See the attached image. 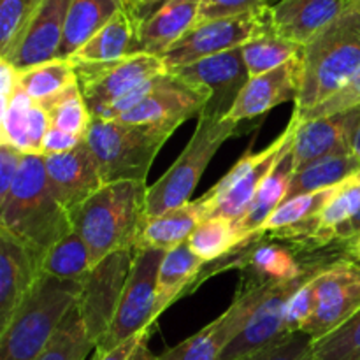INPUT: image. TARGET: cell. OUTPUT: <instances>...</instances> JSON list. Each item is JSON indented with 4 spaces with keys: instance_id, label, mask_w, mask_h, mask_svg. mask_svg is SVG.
I'll return each mask as SVG.
<instances>
[{
    "instance_id": "cell-1",
    "label": "cell",
    "mask_w": 360,
    "mask_h": 360,
    "mask_svg": "<svg viewBox=\"0 0 360 360\" xmlns=\"http://www.w3.org/2000/svg\"><path fill=\"white\" fill-rule=\"evenodd\" d=\"M146 197V181H116L70 211L72 229L86 243L91 267L118 250L139 246L148 220Z\"/></svg>"
},
{
    "instance_id": "cell-2",
    "label": "cell",
    "mask_w": 360,
    "mask_h": 360,
    "mask_svg": "<svg viewBox=\"0 0 360 360\" xmlns=\"http://www.w3.org/2000/svg\"><path fill=\"white\" fill-rule=\"evenodd\" d=\"M0 229L44 259L69 232L70 214L56 200L41 155H25L9 197L0 204Z\"/></svg>"
},
{
    "instance_id": "cell-3",
    "label": "cell",
    "mask_w": 360,
    "mask_h": 360,
    "mask_svg": "<svg viewBox=\"0 0 360 360\" xmlns=\"http://www.w3.org/2000/svg\"><path fill=\"white\" fill-rule=\"evenodd\" d=\"M360 70V0H350L343 13L302 49L297 116L343 90Z\"/></svg>"
},
{
    "instance_id": "cell-4",
    "label": "cell",
    "mask_w": 360,
    "mask_h": 360,
    "mask_svg": "<svg viewBox=\"0 0 360 360\" xmlns=\"http://www.w3.org/2000/svg\"><path fill=\"white\" fill-rule=\"evenodd\" d=\"M81 281L41 274L11 322L0 330V360H37L79 301Z\"/></svg>"
},
{
    "instance_id": "cell-5",
    "label": "cell",
    "mask_w": 360,
    "mask_h": 360,
    "mask_svg": "<svg viewBox=\"0 0 360 360\" xmlns=\"http://www.w3.org/2000/svg\"><path fill=\"white\" fill-rule=\"evenodd\" d=\"M172 134L151 125L91 118L84 143L97 160L104 185L146 181L151 164Z\"/></svg>"
},
{
    "instance_id": "cell-6",
    "label": "cell",
    "mask_w": 360,
    "mask_h": 360,
    "mask_svg": "<svg viewBox=\"0 0 360 360\" xmlns=\"http://www.w3.org/2000/svg\"><path fill=\"white\" fill-rule=\"evenodd\" d=\"M239 127L241 123L232 120L217 118L204 111L200 112L195 132L185 150L164 172V176L155 181V185L148 186V218L158 217L165 211L188 204L211 158L217 155L225 141L239 132Z\"/></svg>"
},
{
    "instance_id": "cell-7",
    "label": "cell",
    "mask_w": 360,
    "mask_h": 360,
    "mask_svg": "<svg viewBox=\"0 0 360 360\" xmlns=\"http://www.w3.org/2000/svg\"><path fill=\"white\" fill-rule=\"evenodd\" d=\"M299 123L297 116L292 115L285 132L273 144L259 153H246L210 192L200 197L206 206V218L218 217L238 221L245 217L264 179L273 171L285 148L295 139Z\"/></svg>"
},
{
    "instance_id": "cell-8",
    "label": "cell",
    "mask_w": 360,
    "mask_h": 360,
    "mask_svg": "<svg viewBox=\"0 0 360 360\" xmlns=\"http://www.w3.org/2000/svg\"><path fill=\"white\" fill-rule=\"evenodd\" d=\"M164 250L139 246L129 281L123 290L118 311L111 327L97 343L95 355H102L123 341L144 333L157 320L158 271L165 257Z\"/></svg>"
},
{
    "instance_id": "cell-9",
    "label": "cell",
    "mask_w": 360,
    "mask_h": 360,
    "mask_svg": "<svg viewBox=\"0 0 360 360\" xmlns=\"http://www.w3.org/2000/svg\"><path fill=\"white\" fill-rule=\"evenodd\" d=\"M271 6L231 18L195 23L162 55L167 72L202 58L241 48L257 35L271 30Z\"/></svg>"
},
{
    "instance_id": "cell-10",
    "label": "cell",
    "mask_w": 360,
    "mask_h": 360,
    "mask_svg": "<svg viewBox=\"0 0 360 360\" xmlns=\"http://www.w3.org/2000/svg\"><path fill=\"white\" fill-rule=\"evenodd\" d=\"M136 253L137 248H125L111 253L91 267L90 273L81 281L77 308L95 345L105 336L118 311Z\"/></svg>"
},
{
    "instance_id": "cell-11",
    "label": "cell",
    "mask_w": 360,
    "mask_h": 360,
    "mask_svg": "<svg viewBox=\"0 0 360 360\" xmlns=\"http://www.w3.org/2000/svg\"><path fill=\"white\" fill-rule=\"evenodd\" d=\"M91 118L139 84L167 72L162 56L134 53L109 63H72Z\"/></svg>"
},
{
    "instance_id": "cell-12",
    "label": "cell",
    "mask_w": 360,
    "mask_h": 360,
    "mask_svg": "<svg viewBox=\"0 0 360 360\" xmlns=\"http://www.w3.org/2000/svg\"><path fill=\"white\" fill-rule=\"evenodd\" d=\"M323 267H313L311 271H306L301 276L288 281L274 283L266 294V297L260 301L253 315L243 327L241 333L236 336V340L229 345L221 354L220 360H241L278 343L290 336L285 323V311L292 295L311 278L322 271Z\"/></svg>"
},
{
    "instance_id": "cell-13",
    "label": "cell",
    "mask_w": 360,
    "mask_h": 360,
    "mask_svg": "<svg viewBox=\"0 0 360 360\" xmlns=\"http://www.w3.org/2000/svg\"><path fill=\"white\" fill-rule=\"evenodd\" d=\"M316 308L302 333L313 340L333 333L360 309V266L340 260L313 278Z\"/></svg>"
},
{
    "instance_id": "cell-14",
    "label": "cell",
    "mask_w": 360,
    "mask_h": 360,
    "mask_svg": "<svg viewBox=\"0 0 360 360\" xmlns=\"http://www.w3.org/2000/svg\"><path fill=\"white\" fill-rule=\"evenodd\" d=\"M274 283L259 281L234 299L231 308L199 333L158 355V360H220Z\"/></svg>"
},
{
    "instance_id": "cell-15",
    "label": "cell",
    "mask_w": 360,
    "mask_h": 360,
    "mask_svg": "<svg viewBox=\"0 0 360 360\" xmlns=\"http://www.w3.org/2000/svg\"><path fill=\"white\" fill-rule=\"evenodd\" d=\"M210 102L206 90L192 86L171 72H164L150 95L118 122L151 125L174 132L193 116H200Z\"/></svg>"
},
{
    "instance_id": "cell-16",
    "label": "cell",
    "mask_w": 360,
    "mask_h": 360,
    "mask_svg": "<svg viewBox=\"0 0 360 360\" xmlns=\"http://www.w3.org/2000/svg\"><path fill=\"white\" fill-rule=\"evenodd\" d=\"M171 74L192 86L206 90L210 94V102L204 112H210L217 118L227 116L236 98L250 81L245 56H243V46L210 58H202L192 65L171 70Z\"/></svg>"
},
{
    "instance_id": "cell-17",
    "label": "cell",
    "mask_w": 360,
    "mask_h": 360,
    "mask_svg": "<svg viewBox=\"0 0 360 360\" xmlns=\"http://www.w3.org/2000/svg\"><path fill=\"white\" fill-rule=\"evenodd\" d=\"M360 127V105L299 123L294 141L295 172L336 155L354 153V143Z\"/></svg>"
},
{
    "instance_id": "cell-18",
    "label": "cell",
    "mask_w": 360,
    "mask_h": 360,
    "mask_svg": "<svg viewBox=\"0 0 360 360\" xmlns=\"http://www.w3.org/2000/svg\"><path fill=\"white\" fill-rule=\"evenodd\" d=\"M70 2L72 0H42L23 34L2 62L9 63L16 70H25L58 60Z\"/></svg>"
},
{
    "instance_id": "cell-19",
    "label": "cell",
    "mask_w": 360,
    "mask_h": 360,
    "mask_svg": "<svg viewBox=\"0 0 360 360\" xmlns=\"http://www.w3.org/2000/svg\"><path fill=\"white\" fill-rule=\"evenodd\" d=\"M302 79V55L278 69L260 76L250 77L246 86L236 98L234 105L225 118L243 123L246 120L266 115L283 102L297 101Z\"/></svg>"
},
{
    "instance_id": "cell-20",
    "label": "cell",
    "mask_w": 360,
    "mask_h": 360,
    "mask_svg": "<svg viewBox=\"0 0 360 360\" xmlns=\"http://www.w3.org/2000/svg\"><path fill=\"white\" fill-rule=\"evenodd\" d=\"M42 158L49 186L69 214L104 186L97 160L84 139L72 151Z\"/></svg>"
},
{
    "instance_id": "cell-21",
    "label": "cell",
    "mask_w": 360,
    "mask_h": 360,
    "mask_svg": "<svg viewBox=\"0 0 360 360\" xmlns=\"http://www.w3.org/2000/svg\"><path fill=\"white\" fill-rule=\"evenodd\" d=\"M42 257L0 229V330L42 274Z\"/></svg>"
},
{
    "instance_id": "cell-22",
    "label": "cell",
    "mask_w": 360,
    "mask_h": 360,
    "mask_svg": "<svg viewBox=\"0 0 360 360\" xmlns=\"http://www.w3.org/2000/svg\"><path fill=\"white\" fill-rule=\"evenodd\" d=\"M350 0H280L271 6V27L280 37L304 48Z\"/></svg>"
},
{
    "instance_id": "cell-23",
    "label": "cell",
    "mask_w": 360,
    "mask_h": 360,
    "mask_svg": "<svg viewBox=\"0 0 360 360\" xmlns=\"http://www.w3.org/2000/svg\"><path fill=\"white\" fill-rule=\"evenodd\" d=\"M295 141V139H294ZM294 141L285 148L281 157L274 164L273 171L267 174L264 183L260 185L252 206L246 211L241 220L234 221L236 231L243 243L253 238H259L260 229L274 214V211L287 200L288 190H290L292 178L295 174L294 167Z\"/></svg>"
},
{
    "instance_id": "cell-24",
    "label": "cell",
    "mask_w": 360,
    "mask_h": 360,
    "mask_svg": "<svg viewBox=\"0 0 360 360\" xmlns=\"http://www.w3.org/2000/svg\"><path fill=\"white\" fill-rule=\"evenodd\" d=\"M202 0H171L137 27V53L162 56L197 23Z\"/></svg>"
},
{
    "instance_id": "cell-25",
    "label": "cell",
    "mask_w": 360,
    "mask_h": 360,
    "mask_svg": "<svg viewBox=\"0 0 360 360\" xmlns=\"http://www.w3.org/2000/svg\"><path fill=\"white\" fill-rule=\"evenodd\" d=\"M359 210L360 169L341 183L338 195L330 200L329 206L319 217H315L308 224L283 231L281 234L285 236V239H297V241H306L313 246H326L333 243L336 229L347 220H350Z\"/></svg>"
},
{
    "instance_id": "cell-26",
    "label": "cell",
    "mask_w": 360,
    "mask_h": 360,
    "mask_svg": "<svg viewBox=\"0 0 360 360\" xmlns=\"http://www.w3.org/2000/svg\"><path fill=\"white\" fill-rule=\"evenodd\" d=\"M137 53V25L125 7L109 20L101 32L77 49L72 63H109Z\"/></svg>"
},
{
    "instance_id": "cell-27",
    "label": "cell",
    "mask_w": 360,
    "mask_h": 360,
    "mask_svg": "<svg viewBox=\"0 0 360 360\" xmlns=\"http://www.w3.org/2000/svg\"><path fill=\"white\" fill-rule=\"evenodd\" d=\"M202 220H206V206H204L202 199L190 200L185 206L174 207L158 217L148 218L143 232H141L139 246H150V248L171 252L188 241L192 232Z\"/></svg>"
},
{
    "instance_id": "cell-28",
    "label": "cell",
    "mask_w": 360,
    "mask_h": 360,
    "mask_svg": "<svg viewBox=\"0 0 360 360\" xmlns=\"http://www.w3.org/2000/svg\"><path fill=\"white\" fill-rule=\"evenodd\" d=\"M118 0H72L67 13L58 60H69L122 9Z\"/></svg>"
},
{
    "instance_id": "cell-29",
    "label": "cell",
    "mask_w": 360,
    "mask_h": 360,
    "mask_svg": "<svg viewBox=\"0 0 360 360\" xmlns=\"http://www.w3.org/2000/svg\"><path fill=\"white\" fill-rule=\"evenodd\" d=\"M204 264L206 262L192 252L188 241L165 253L158 271L157 316L181 294L185 285L197 276Z\"/></svg>"
},
{
    "instance_id": "cell-30",
    "label": "cell",
    "mask_w": 360,
    "mask_h": 360,
    "mask_svg": "<svg viewBox=\"0 0 360 360\" xmlns=\"http://www.w3.org/2000/svg\"><path fill=\"white\" fill-rule=\"evenodd\" d=\"M360 169V158L354 153L336 155V157L323 158L309 167L297 171L292 178L290 190H288L287 200L295 199L304 193L319 192V190L330 188L340 185L352 174Z\"/></svg>"
},
{
    "instance_id": "cell-31",
    "label": "cell",
    "mask_w": 360,
    "mask_h": 360,
    "mask_svg": "<svg viewBox=\"0 0 360 360\" xmlns=\"http://www.w3.org/2000/svg\"><path fill=\"white\" fill-rule=\"evenodd\" d=\"M302 49H304L302 46L280 37L271 28L246 42L243 46V56H245L250 77H255L278 69L283 63L294 60L295 56H301Z\"/></svg>"
},
{
    "instance_id": "cell-32",
    "label": "cell",
    "mask_w": 360,
    "mask_h": 360,
    "mask_svg": "<svg viewBox=\"0 0 360 360\" xmlns=\"http://www.w3.org/2000/svg\"><path fill=\"white\" fill-rule=\"evenodd\" d=\"M77 83L76 70L70 60H51L42 65L18 70V84L34 102H44Z\"/></svg>"
},
{
    "instance_id": "cell-33",
    "label": "cell",
    "mask_w": 360,
    "mask_h": 360,
    "mask_svg": "<svg viewBox=\"0 0 360 360\" xmlns=\"http://www.w3.org/2000/svg\"><path fill=\"white\" fill-rule=\"evenodd\" d=\"M91 269L86 243L72 229L60 239L42 260V274L60 280L81 281Z\"/></svg>"
},
{
    "instance_id": "cell-34",
    "label": "cell",
    "mask_w": 360,
    "mask_h": 360,
    "mask_svg": "<svg viewBox=\"0 0 360 360\" xmlns=\"http://www.w3.org/2000/svg\"><path fill=\"white\" fill-rule=\"evenodd\" d=\"M95 347L97 345L88 334L83 316L76 304L67 313L55 336L37 360H84L91 350H95Z\"/></svg>"
},
{
    "instance_id": "cell-35",
    "label": "cell",
    "mask_w": 360,
    "mask_h": 360,
    "mask_svg": "<svg viewBox=\"0 0 360 360\" xmlns=\"http://www.w3.org/2000/svg\"><path fill=\"white\" fill-rule=\"evenodd\" d=\"M192 252L204 262H213L241 245L238 231L232 220L211 217L200 221L188 238Z\"/></svg>"
},
{
    "instance_id": "cell-36",
    "label": "cell",
    "mask_w": 360,
    "mask_h": 360,
    "mask_svg": "<svg viewBox=\"0 0 360 360\" xmlns=\"http://www.w3.org/2000/svg\"><path fill=\"white\" fill-rule=\"evenodd\" d=\"M48 111L49 123L53 129L63 130V132L76 134L84 137L88 127L91 123V115L86 108L83 94H81L79 83L70 84L67 90L44 102H39Z\"/></svg>"
},
{
    "instance_id": "cell-37",
    "label": "cell",
    "mask_w": 360,
    "mask_h": 360,
    "mask_svg": "<svg viewBox=\"0 0 360 360\" xmlns=\"http://www.w3.org/2000/svg\"><path fill=\"white\" fill-rule=\"evenodd\" d=\"M34 105L30 95L16 83L2 95V141L28 155V115Z\"/></svg>"
},
{
    "instance_id": "cell-38",
    "label": "cell",
    "mask_w": 360,
    "mask_h": 360,
    "mask_svg": "<svg viewBox=\"0 0 360 360\" xmlns=\"http://www.w3.org/2000/svg\"><path fill=\"white\" fill-rule=\"evenodd\" d=\"M248 266L257 271L264 278V281H271V283L294 280L308 271L299 266L290 250L281 245H273V243L257 246L250 253Z\"/></svg>"
},
{
    "instance_id": "cell-39",
    "label": "cell",
    "mask_w": 360,
    "mask_h": 360,
    "mask_svg": "<svg viewBox=\"0 0 360 360\" xmlns=\"http://www.w3.org/2000/svg\"><path fill=\"white\" fill-rule=\"evenodd\" d=\"M316 360H360V309L343 326L313 340Z\"/></svg>"
},
{
    "instance_id": "cell-40",
    "label": "cell",
    "mask_w": 360,
    "mask_h": 360,
    "mask_svg": "<svg viewBox=\"0 0 360 360\" xmlns=\"http://www.w3.org/2000/svg\"><path fill=\"white\" fill-rule=\"evenodd\" d=\"M42 0H0V58L13 49Z\"/></svg>"
},
{
    "instance_id": "cell-41",
    "label": "cell",
    "mask_w": 360,
    "mask_h": 360,
    "mask_svg": "<svg viewBox=\"0 0 360 360\" xmlns=\"http://www.w3.org/2000/svg\"><path fill=\"white\" fill-rule=\"evenodd\" d=\"M241 360H316L313 354V338L306 333H294L285 340Z\"/></svg>"
},
{
    "instance_id": "cell-42",
    "label": "cell",
    "mask_w": 360,
    "mask_h": 360,
    "mask_svg": "<svg viewBox=\"0 0 360 360\" xmlns=\"http://www.w3.org/2000/svg\"><path fill=\"white\" fill-rule=\"evenodd\" d=\"M360 105V70L355 74L354 79L340 90L338 94H334L333 97H329L327 101H323L322 104L315 105L313 109L306 111L304 115L295 116L299 118V122L304 123V122H311V120H319L323 118V116H330V115H336V112L341 111H347V109L352 108H357Z\"/></svg>"
},
{
    "instance_id": "cell-43",
    "label": "cell",
    "mask_w": 360,
    "mask_h": 360,
    "mask_svg": "<svg viewBox=\"0 0 360 360\" xmlns=\"http://www.w3.org/2000/svg\"><path fill=\"white\" fill-rule=\"evenodd\" d=\"M315 308L316 297L311 278V280L306 281V283L292 295L290 301H288L287 311H285V323H287L288 333H301L306 327V323L311 320Z\"/></svg>"
},
{
    "instance_id": "cell-44",
    "label": "cell",
    "mask_w": 360,
    "mask_h": 360,
    "mask_svg": "<svg viewBox=\"0 0 360 360\" xmlns=\"http://www.w3.org/2000/svg\"><path fill=\"white\" fill-rule=\"evenodd\" d=\"M269 6L266 0H202L197 23L218 20V18L239 16V14L259 11Z\"/></svg>"
},
{
    "instance_id": "cell-45",
    "label": "cell",
    "mask_w": 360,
    "mask_h": 360,
    "mask_svg": "<svg viewBox=\"0 0 360 360\" xmlns=\"http://www.w3.org/2000/svg\"><path fill=\"white\" fill-rule=\"evenodd\" d=\"M150 333V329L144 330V333L123 341L122 345L115 347L112 350L105 352L102 355H95L94 360H158V357H155L150 352V347H148Z\"/></svg>"
},
{
    "instance_id": "cell-46",
    "label": "cell",
    "mask_w": 360,
    "mask_h": 360,
    "mask_svg": "<svg viewBox=\"0 0 360 360\" xmlns=\"http://www.w3.org/2000/svg\"><path fill=\"white\" fill-rule=\"evenodd\" d=\"M23 157V151L14 148L13 144L0 141V204L9 197Z\"/></svg>"
},
{
    "instance_id": "cell-47",
    "label": "cell",
    "mask_w": 360,
    "mask_h": 360,
    "mask_svg": "<svg viewBox=\"0 0 360 360\" xmlns=\"http://www.w3.org/2000/svg\"><path fill=\"white\" fill-rule=\"evenodd\" d=\"M84 137L76 136V134L63 132L58 129H49L46 134V139L42 143V157H49V155H62L67 151H72L74 148L79 146L83 143Z\"/></svg>"
},
{
    "instance_id": "cell-48",
    "label": "cell",
    "mask_w": 360,
    "mask_h": 360,
    "mask_svg": "<svg viewBox=\"0 0 360 360\" xmlns=\"http://www.w3.org/2000/svg\"><path fill=\"white\" fill-rule=\"evenodd\" d=\"M169 2H171V0H144L143 4H139L137 7H134L132 11H129V9L127 11H129L130 16H132V20L136 21V25L139 27L143 21H146L150 16H153L158 9H162L164 6H167Z\"/></svg>"
},
{
    "instance_id": "cell-49",
    "label": "cell",
    "mask_w": 360,
    "mask_h": 360,
    "mask_svg": "<svg viewBox=\"0 0 360 360\" xmlns=\"http://www.w3.org/2000/svg\"><path fill=\"white\" fill-rule=\"evenodd\" d=\"M359 236H360V210L350 218V220H347L345 224H341L340 227L336 229L333 241L350 243L352 239L359 238Z\"/></svg>"
},
{
    "instance_id": "cell-50",
    "label": "cell",
    "mask_w": 360,
    "mask_h": 360,
    "mask_svg": "<svg viewBox=\"0 0 360 360\" xmlns=\"http://www.w3.org/2000/svg\"><path fill=\"white\" fill-rule=\"evenodd\" d=\"M144 0H123V7H125V9H129V11H132L134 7H137L139 6V4H143Z\"/></svg>"
},
{
    "instance_id": "cell-51",
    "label": "cell",
    "mask_w": 360,
    "mask_h": 360,
    "mask_svg": "<svg viewBox=\"0 0 360 360\" xmlns=\"http://www.w3.org/2000/svg\"><path fill=\"white\" fill-rule=\"evenodd\" d=\"M354 155L360 158V127L357 130V137H355V143H354Z\"/></svg>"
},
{
    "instance_id": "cell-52",
    "label": "cell",
    "mask_w": 360,
    "mask_h": 360,
    "mask_svg": "<svg viewBox=\"0 0 360 360\" xmlns=\"http://www.w3.org/2000/svg\"><path fill=\"white\" fill-rule=\"evenodd\" d=\"M118 2H120V4H122V6H123V0H118Z\"/></svg>"
},
{
    "instance_id": "cell-53",
    "label": "cell",
    "mask_w": 360,
    "mask_h": 360,
    "mask_svg": "<svg viewBox=\"0 0 360 360\" xmlns=\"http://www.w3.org/2000/svg\"><path fill=\"white\" fill-rule=\"evenodd\" d=\"M266 2H267V0H266Z\"/></svg>"
}]
</instances>
